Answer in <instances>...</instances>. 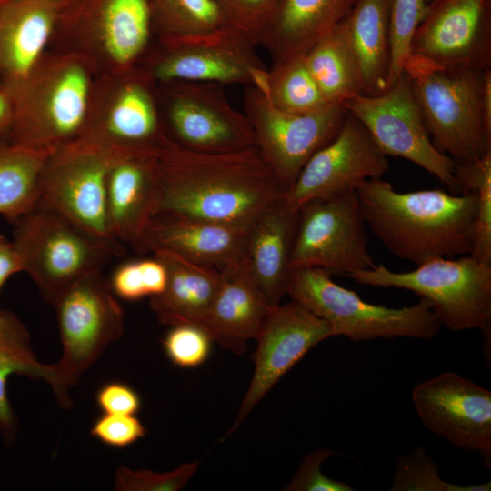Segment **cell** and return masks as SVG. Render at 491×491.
Returning <instances> with one entry per match:
<instances>
[{"label": "cell", "mask_w": 491, "mask_h": 491, "mask_svg": "<svg viewBox=\"0 0 491 491\" xmlns=\"http://www.w3.org/2000/svg\"><path fill=\"white\" fill-rule=\"evenodd\" d=\"M264 94L273 106L289 114H310L331 105L311 76L304 55L272 64Z\"/></svg>", "instance_id": "cell-33"}, {"label": "cell", "mask_w": 491, "mask_h": 491, "mask_svg": "<svg viewBox=\"0 0 491 491\" xmlns=\"http://www.w3.org/2000/svg\"><path fill=\"white\" fill-rule=\"evenodd\" d=\"M1 312H2V310L0 309V315H1Z\"/></svg>", "instance_id": "cell-49"}, {"label": "cell", "mask_w": 491, "mask_h": 491, "mask_svg": "<svg viewBox=\"0 0 491 491\" xmlns=\"http://www.w3.org/2000/svg\"><path fill=\"white\" fill-rule=\"evenodd\" d=\"M299 210L285 197L263 210L247 227L242 264L271 306L287 294L290 259Z\"/></svg>", "instance_id": "cell-23"}, {"label": "cell", "mask_w": 491, "mask_h": 491, "mask_svg": "<svg viewBox=\"0 0 491 491\" xmlns=\"http://www.w3.org/2000/svg\"><path fill=\"white\" fill-rule=\"evenodd\" d=\"M346 276L365 286L415 293L431 305L441 325L449 330L490 333L491 266L470 255L436 258L408 272L376 265Z\"/></svg>", "instance_id": "cell-7"}, {"label": "cell", "mask_w": 491, "mask_h": 491, "mask_svg": "<svg viewBox=\"0 0 491 491\" xmlns=\"http://www.w3.org/2000/svg\"><path fill=\"white\" fill-rule=\"evenodd\" d=\"M96 78L82 59L48 49L26 77L7 90L15 106L7 142L54 151L80 138Z\"/></svg>", "instance_id": "cell-4"}, {"label": "cell", "mask_w": 491, "mask_h": 491, "mask_svg": "<svg viewBox=\"0 0 491 491\" xmlns=\"http://www.w3.org/2000/svg\"><path fill=\"white\" fill-rule=\"evenodd\" d=\"M3 238H4V236H3V235H0V241H1Z\"/></svg>", "instance_id": "cell-48"}, {"label": "cell", "mask_w": 491, "mask_h": 491, "mask_svg": "<svg viewBox=\"0 0 491 491\" xmlns=\"http://www.w3.org/2000/svg\"><path fill=\"white\" fill-rule=\"evenodd\" d=\"M23 272L21 258L12 241H0V291L6 280L15 273Z\"/></svg>", "instance_id": "cell-44"}, {"label": "cell", "mask_w": 491, "mask_h": 491, "mask_svg": "<svg viewBox=\"0 0 491 491\" xmlns=\"http://www.w3.org/2000/svg\"><path fill=\"white\" fill-rule=\"evenodd\" d=\"M126 153L80 137L54 150L43 167L36 205L56 212L109 246L117 255L125 246L111 235L106 218L109 169Z\"/></svg>", "instance_id": "cell-9"}, {"label": "cell", "mask_w": 491, "mask_h": 491, "mask_svg": "<svg viewBox=\"0 0 491 491\" xmlns=\"http://www.w3.org/2000/svg\"><path fill=\"white\" fill-rule=\"evenodd\" d=\"M149 5L158 41L207 36L230 28L215 0H149Z\"/></svg>", "instance_id": "cell-32"}, {"label": "cell", "mask_w": 491, "mask_h": 491, "mask_svg": "<svg viewBox=\"0 0 491 491\" xmlns=\"http://www.w3.org/2000/svg\"><path fill=\"white\" fill-rule=\"evenodd\" d=\"M81 137L126 153L158 155L165 132L156 83L140 67L97 76Z\"/></svg>", "instance_id": "cell-11"}, {"label": "cell", "mask_w": 491, "mask_h": 491, "mask_svg": "<svg viewBox=\"0 0 491 491\" xmlns=\"http://www.w3.org/2000/svg\"><path fill=\"white\" fill-rule=\"evenodd\" d=\"M271 306L242 262L219 268V284L202 325L224 349L242 354L256 339Z\"/></svg>", "instance_id": "cell-25"}, {"label": "cell", "mask_w": 491, "mask_h": 491, "mask_svg": "<svg viewBox=\"0 0 491 491\" xmlns=\"http://www.w3.org/2000/svg\"><path fill=\"white\" fill-rule=\"evenodd\" d=\"M460 193L476 192V215L470 256L491 266V151L468 165H456Z\"/></svg>", "instance_id": "cell-34"}, {"label": "cell", "mask_w": 491, "mask_h": 491, "mask_svg": "<svg viewBox=\"0 0 491 491\" xmlns=\"http://www.w3.org/2000/svg\"><path fill=\"white\" fill-rule=\"evenodd\" d=\"M13 374L41 378L49 383L62 408H70L73 401L60 382L55 364L40 363L30 345L29 334L24 324L11 312L0 315V430L12 436L15 416L7 396V379Z\"/></svg>", "instance_id": "cell-29"}, {"label": "cell", "mask_w": 491, "mask_h": 491, "mask_svg": "<svg viewBox=\"0 0 491 491\" xmlns=\"http://www.w3.org/2000/svg\"><path fill=\"white\" fill-rule=\"evenodd\" d=\"M356 194L366 225L396 256L418 266L469 255L476 193L443 189L397 192L379 179L361 183Z\"/></svg>", "instance_id": "cell-2"}, {"label": "cell", "mask_w": 491, "mask_h": 491, "mask_svg": "<svg viewBox=\"0 0 491 491\" xmlns=\"http://www.w3.org/2000/svg\"><path fill=\"white\" fill-rule=\"evenodd\" d=\"M162 195L158 155L129 154L109 169L106 218L115 240L133 248L157 214Z\"/></svg>", "instance_id": "cell-21"}, {"label": "cell", "mask_w": 491, "mask_h": 491, "mask_svg": "<svg viewBox=\"0 0 491 491\" xmlns=\"http://www.w3.org/2000/svg\"><path fill=\"white\" fill-rule=\"evenodd\" d=\"M9 1H11V0H0V5H4V4H5V3L9 2Z\"/></svg>", "instance_id": "cell-46"}, {"label": "cell", "mask_w": 491, "mask_h": 491, "mask_svg": "<svg viewBox=\"0 0 491 491\" xmlns=\"http://www.w3.org/2000/svg\"><path fill=\"white\" fill-rule=\"evenodd\" d=\"M490 489V482L458 486L443 480L439 476L437 465L422 446L397 460L390 488L393 491H489Z\"/></svg>", "instance_id": "cell-35"}, {"label": "cell", "mask_w": 491, "mask_h": 491, "mask_svg": "<svg viewBox=\"0 0 491 491\" xmlns=\"http://www.w3.org/2000/svg\"><path fill=\"white\" fill-rule=\"evenodd\" d=\"M197 467V462H190L172 471L154 472L120 466L115 472V486L118 491H177L187 484Z\"/></svg>", "instance_id": "cell-37"}, {"label": "cell", "mask_w": 491, "mask_h": 491, "mask_svg": "<svg viewBox=\"0 0 491 491\" xmlns=\"http://www.w3.org/2000/svg\"><path fill=\"white\" fill-rule=\"evenodd\" d=\"M422 424L452 445L477 452L491 467V392L462 376L446 371L412 391Z\"/></svg>", "instance_id": "cell-19"}, {"label": "cell", "mask_w": 491, "mask_h": 491, "mask_svg": "<svg viewBox=\"0 0 491 491\" xmlns=\"http://www.w3.org/2000/svg\"><path fill=\"white\" fill-rule=\"evenodd\" d=\"M224 86L196 81L156 84L166 136L198 153H230L256 146L246 115L230 104Z\"/></svg>", "instance_id": "cell-10"}, {"label": "cell", "mask_w": 491, "mask_h": 491, "mask_svg": "<svg viewBox=\"0 0 491 491\" xmlns=\"http://www.w3.org/2000/svg\"><path fill=\"white\" fill-rule=\"evenodd\" d=\"M109 283L114 294L121 299L135 301L148 296L141 259L118 266L114 270Z\"/></svg>", "instance_id": "cell-42"}, {"label": "cell", "mask_w": 491, "mask_h": 491, "mask_svg": "<svg viewBox=\"0 0 491 491\" xmlns=\"http://www.w3.org/2000/svg\"><path fill=\"white\" fill-rule=\"evenodd\" d=\"M58 0H11L0 5V86L23 81L52 39Z\"/></svg>", "instance_id": "cell-24"}, {"label": "cell", "mask_w": 491, "mask_h": 491, "mask_svg": "<svg viewBox=\"0 0 491 491\" xmlns=\"http://www.w3.org/2000/svg\"><path fill=\"white\" fill-rule=\"evenodd\" d=\"M426 6L425 0H391L388 88L403 73L404 63L410 55L414 33L426 14Z\"/></svg>", "instance_id": "cell-36"}, {"label": "cell", "mask_w": 491, "mask_h": 491, "mask_svg": "<svg viewBox=\"0 0 491 491\" xmlns=\"http://www.w3.org/2000/svg\"><path fill=\"white\" fill-rule=\"evenodd\" d=\"M96 403L105 414L135 415L141 406L140 397L129 386L112 382L96 394Z\"/></svg>", "instance_id": "cell-43"}, {"label": "cell", "mask_w": 491, "mask_h": 491, "mask_svg": "<svg viewBox=\"0 0 491 491\" xmlns=\"http://www.w3.org/2000/svg\"><path fill=\"white\" fill-rule=\"evenodd\" d=\"M63 353L55 364L64 389L75 386L104 350L124 333V310L109 279L97 271L55 301Z\"/></svg>", "instance_id": "cell-14"}, {"label": "cell", "mask_w": 491, "mask_h": 491, "mask_svg": "<svg viewBox=\"0 0 491 491\" xmlns=\"http://www.w3.org/2000/svg\"><path fill=\"white\" fill-rule=\"evenodd\" d=\"M167 270L165 290L150 297V307L158 320L170 326H202L219 284V269L187 260L172 252L152 254Z\"/></svg>", "instance_id": "cell-27"}, {"label": "cell", "mask_w": 491, "mask_h": 491, "mask_svg": "<svg viewBox=\"0 0 491 491\" xmlns=\"http://www.w3.org/2000/svg\"><path fill=\"white\" fill-rule=\"evenodd\" d=\"M15 120V106L11 94L0 86V142L7 141Z\"/></svg>", "instance_id": "cell-45"}, {"label": "cell", "mask_w": 491, "mask_h": 491, "mask_svg": "<svg viewBox=\"0 0 491 491\" xmlns=\"http://www.w3.org/2000/svg\"><path fill=\"white\" fill-rule=\"evenodd\" d=\"M306 65L328 104H342L362 94L357 63L338 25L316 43L305 55Z\"/></svg>", "instance_id": "cell-31"}, {"label": "cell", "mask_w": 491, "mask_h": 491, "mask_svg": "<svg viewBox=\"0 0 491 491\" xmlns=\"http://www.w3.org/2000/svg\"><path fill=\"white\" fill-rule=\"evenodd\" d=\"M357 0H279L262 35L272 64L304 55L350 14Z\"/></svg>", "instance_id": "cell-26"}, {"label": "cell", "mask_w": 491, "mask_h": 491, "mask_svg": "<svg viewBox=\"0 0 491 491\" xmlns=\"http://www.w3.org/2000/svg\"><path fill=\"white\" fill-rule=\"evenodd\" d=\"M403 72L438 152L468 165L491 151V67L449 70L410 54Z\"/></svg>", "instance_id": "cell-3"}, {"label": "cell", "mask_w": 491, "mask_h": 491, "mask_svg": "<svg viewBox=\"0 0 491 491\" xmlns=\"http://www.w3.org/2000/svg\"><path fill=\"white\" fill-rule=\"evenodd\" d=\"M90 433L107 446L123 448L143 438L146 429L135 415L104 413L95 421Z\"/></svg>", "instance_id": "cell-40"}, {"label": "cell", "mask_w": 491, "mask_h": 491, "mask_svg": "<svg viewBox=\"0 0 491 491\" xmlns=\"http://www.w3.org/2000/svg\"><path fill=\"white\" fill-rule=\"evenodd\" d=\"M155 40L149 0H58L48 49L102 76L139 66Z\"/></svg>", "instance_id": "cell-5"}, {"label": "cell", "mask_w": 491, "mask_h": 491, "mask_svg": "<svg viewBox=\"0 0 491 491\" xmlns=\"http://www.w3.org/2000/svg\"><path fill=\"white\" fill-rule=\"evenodd\" d=\"M366 226L356 192L306 203L299 208L291 269L319 267L346 276L374 267Z\"/></svg>", "instance_id": "cell-16"}, {"label": "cell", "mask_w": 491, "mask_h": 491, "mask_svg": "<svg viewBox=\"0 0 491 491\" xmlns=\"http://www.w3.org/2000/svg\"><path fill=\"white\" fill-rule=\"evenodd\" d=\"M391 0H357L338 25L360 71L363 95L388 89L391 65Z\"/></svg>", "instance_id": "cell-28"}, {"label": "cell", "mask_w": 491, "mask_h": 491, "mask_svg": "<svg viewBox=\"0 0 491 491\" xmlns=\"http://www.w3.org/2000/svg\"><path fill=\"white\" fill-rule=\"evenodd\" d=\"M53 151L0 142V215L15 223L37 204L40 177Z\"/></svg>", "instance_id": "cell-30"}, {"label": "cell", "mask_w": 491, "mask_h": 491, "mask_svg": "<svg viewBox=\"0 0 491 491\" xmlns=\"http://www.w3.org/2000/svg\"><path fill=\"white\" fill-rule=\"evenodd\" d=\"M331 336L328 324L297 302L274 306L256 337L254 374L236 418L225 436L238 428L256 405L309 350Z\"/></svg>", "instance_id": "cell-20"}, {"label": "cell", "mask_w": 491, "mask_h": 491, "mask_svg": "<svg viewBox=\"0 0 491 491\" xmlns=\"http://www.w3.org/2000/svg\"><path fill=\"white\" fill-rule=\"evenodd\" d=\"M342 105L366 127L386 156L408 160L435 176L451 193H460L455 176L456 164L433 145L405 72L385 92L373 96L356 94Z\"/></svg>", "instance_id": "cell-13"}, {"label": "cell", "mask_w": 491, "mask_h": 491, "mask_svg": "<svg viewBox=\"0 0 491 491\" xmlns=\"http://www.w3.org/2000/svg\"><path fill=\"white\" fill-rule=\"evenodd\" d=\"M156 84L196 81L253 86L265 92L268 69L256 45L238 32L181 40H155L139 65Z\"/></svg>", "instance_id": "cell-12"}, {"label": "cell", "mask_w": 491, "mask_h": 491, "mask_svg": "<svg viewBox=\"0 0 491 491\" xmlns=\"http://www.w3.org/2000/svg\"><path fill=\"white\" fill-rule=\"evenodd\" d=\"M163 346L167 357L180 367H195L207 358L212 337L207 331L196 325L171 326Z\"/></svg>", "instance_id": "cell-38"}, {"label": "cell", "mask_w": 491, "mask_h": 491, "mask_svg": "<svg viewBox=\"0 0 491 491\" xmlns=\"http://www.w3.org/2000/svg\"><path fill=\"white\" fill-rule=\"evenodd\" d=\"M426 4H428L431 0H425Z\"/></svg>", "instance_id": "cell-47"}, {"label": "cell", "mask_w": 491, "mask_h": 491, "mask_svg": "<svg viewBox=\"0 0 491 491\" xmlns=\"http://www.w3.org/2000/svg\"><path fill=\"white\" fill-rule=\"evenodd\" d=\"M158 159L162 195L157 214L247 227L286 194L256 146L206 154L168 139Z\"/></svg>", "instance_id": "cell-1"}, {"label": "cell", "mask_w": 491, "mask_h": 491, "mask_svg": "<svg viewBox=\"0 0 491 491\" xmlns=\"http://www.w3.org/2000/svg\"><path fill=\"white\" fill-rule=\"evenodd\" d=\"M334 452L320 449L309 453L302 461L285 490L289 491H352L347 484L327 477L321 472V466Z\"/></svg>", "instance_id": "cell-41"}, {"label": "cell", "mask_w": 491, "mask_h": 491, "mask_svg": "<svg viewBox=\"0 0 491 491\" xmlns=\"http://www.w3.org/2000/svg\"><path fill=\"white\" fill-rule=\"evenodd\" d=\"M227 25L256 46L279 0H215Z\"/></svg>", "instance_id": "cell-39"}, {"label": "cell", "mask_w": 491, "mask_h": 491, "mask_svg": "<svg viewBox=\"0 0 491 491\" xmlns=\"http://www.w3.org/2000/svg\"><path fill=\"white\" fill-rule=\"evenodd\" d=\"M243 107L256 146L286 191L311 156L336 136L348 113L342 104L310 114L286 113L253 86L245 89Z\"/></svg>", "instance_id": "cell-15"}, {"label": "cell", "mask_w": 491, "mask_h": 491, "mask_svg": "<svg viewBox=\"0 0 491 491\" xmlns=\"http://www.w3.org/2000/svg\"><path fill=\"white\" fill-rule=\"evenodd\" d=\"M247 227L179 215L157 214L134 249L141 254L165 250L219 269L242 262Z\"/></svg>", "instance_id": "cell-22"}, {"label": "cell", "mask_w": 491, "mask_h": 491, "mask_svg": "<svg viewBox=\"0 0 491 491\" xmlns=\"http://www.w3.org/2000/svg\"><path fill=\"white\" fill-rule=\"evenodd\" d=\"M410 54L449 70L491 67V0H431Z\"/></svg>", "instance_id": "cell-18"}, {"label": "cell", "mask_w": 491, "mask_h": 491, "mask_svg": "<svg viewBox=\"0 0 491 491\" xmlns=\"http://www.w3.org/2000/svg\"><path fill=\"white\" fill-rule=\"evenodd\" d=\"M389 168L387 156L366 127L347 113L339 133L306 162L285 199L299 210L311 200L356 192L361 183L382 178Z\"/></svg>", "instance_id": "cell-17"}, {"label": "cell", "mask_w": 491, "mask_h": 491, "mask_svg": "<svg viewBox=\"0 0 491 491\" xmlns=\"http://www.w3.org/2000/svg\"><path fill=\"white\" fill-rule=\"evenodd\" d=\"M331 276L319 267L293 269L286 295L325 320L333 336H343L356 343L376 338L431 339L442 326L424 298L401 308L374 305Z\"/></svg>", "instance_id": "cell-6"}, {"label": "cell", "mask_w": 491, "mask_h": 491, "mask_svg": "<svg viewBox=\"0 0 491 491\" xmlns=\"http://www.w3.org/2000/svg\"><path fill=\"white\" fill-rule=\"evenodd\" d=\"M14 224L12 243L23 272L52 305L67 288L102 271L117 256L109 246L46 208L35 205Z\"/></svg>", "instance_id": "cell-8"}]
</instances>
